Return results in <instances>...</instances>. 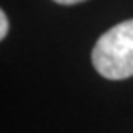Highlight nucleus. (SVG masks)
<instances>
[{
  "label": "nucleus",
  "mask_w": 133,
  "mask_h": 133,
  "mask_svg": "<svg viewBox=\"0 0 133 133\" xmlns=\"http://www.w3.org/2000/svg\"><path fill=\"white\" fill-rule=\"evenodd\" d=\"M92 62L97 73L107 79L133 76V19L116 24L97 40Z\"/></svg>",
  "instance_id": "nucleus-1"
},
{
  "label": "nucleus",
  "mask_w": 133,
  "mask_h": 133,
  "mask_svg": "<svg viewBox=\"0 0 133 133\" xmlns=\"http://www.w3.org/2000/svg\"><path fill=\"white\" fill-rule=\"evenodd\" d=\"M7 31H9V21H7L5 12L2 10V12H0V38L2 40L7 36Z\"/></svg>",
  "instance_id": "nucleus-2"
},
{
  "label": "nucleus",
  "mask_w": 133,
  "mask_h": 133,
  "mask_svg": "<svg viewBox=\"0 0 133 133\" xmlns=\"http://www.w3.org/2000/svg\"><path fill=\"white\" fill-rule=\"evenodd\" d=\"M52 2L61 5H74V4H79V2H85V0H52Z\"/></svg>",
  "instance_id": "nucleus-3"
}]
</instances>
